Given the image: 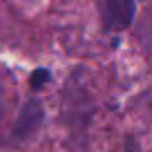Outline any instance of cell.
<instances>
[{
	"instance_id": "cell-2",
	"label": "cell",
	"mask_w": 152,
	"mask_h": 152,
	"mask_svg": "<svg viewBox=\"0 0 152 152\" xmlns=\"http://www.w3.org/2000/svg\"><path fill=\"white\" fill-rule=\"evenodd\" d=\"M45 119H47V112H45L43 101L38 99V94L31 92L23 103H18V110L9 128L7 148H23L25 143H29L45 128Z\"/></svg>"
},
{
	"instance_id": "cell-1",
	"label": "cell",
	"mask_w": 152,
	"mask_h": 152,
	"mask_svg": "<svg viewBox=\"0 0 152 152\" xmlns=\"http://www.w3.org/2000/svg\"><path fill=\"white\" fill-rule=\"evenodd\" d=\"M83 67H74L67 76L63 90L58 92L61 110H58V121L67 130V137L76 145H85L87 143V132H90L92 119H94L99 103L90 87L85 85V76Z\"/></svg>"
},
{
	"instance_id": "cell-3",
	"label": "cell",
	"mask_w": 152,
	"mask_h": 152,
	"mask_svg": "<svg viewBox=\"0 0 152 152\" xmlns=\"http://www.w3.org/2000/svg\"><path fill=\"white\" fill-rule=\"evenodd\" d=\"M18 83L11 67L0 63V148H7L9 128L18 110Z\"/></svg>"
},
{
	"instance_id": "cell-4",
	"label": "cell",
	"mask_w": 152,
	"mask_h": 152,
	"mask_svg": "<svg viewBox=\"0 0 152 152\" xmlns=\"http://www.w3.org/2000/svg\"><path fill=\"white\" fill-rule=\"evenodd\" d=\"M139 0H103L101 2V29L103 34H121L137 20Z\"/></svg>"
},
{
	"instance_id": "cell-5",
	"label": "cell",
	"mask_w": 152,
	"mask_h": 152,
	"mask_svg": "<svg viewBox=\"0 0 152 152\" xmlns=\"http://www.w3.org/2000/svg\"><path fill=\"white\" fill-rule=\"evenodd\" d=\"M49 83H52V69L49 67H36L29 74V92H34V94H38Z\"/></svg>"
}]
</instances>
